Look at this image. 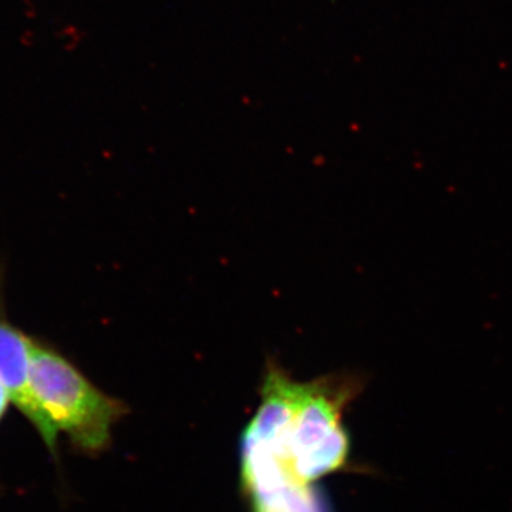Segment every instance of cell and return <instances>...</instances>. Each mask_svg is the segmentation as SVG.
<instances>
[{
  "mask_svg": "<svg viewBox=\"0 0 512 512\" xmlns=\"http://www.w3.org/2000/svg\"><path fill=\"white\" fill-rule=\"evenodd\" d=\"M29 355L33 393L55 429L83 453L109 448L114 424L128 413L127 404L100 390L45 340L30 336Z\"/></svg>",
  "mask_w": 512,
  "mask_h": 512,
  "instance_id": "obj_1",
  "label": "cell"
},
{
  "mask_svg": "<svg viewBox=\"0 0 512 512\" xmlns=\"http://www.w3.org/2000/svg\"><path fill=\"white\" fill-rule=\"evenodd\" d=\"M10 403L9 394L6 392L5 387L0 383V420L5 416L6 410Z\"/></svg>",
  "mask_w": 512,
  "mask_h": 512,
  "instance_id": "obj_3",
  "label": "cell"
},
{
  "mask_svg": "<svg viewBox=\"0 0 512 512\" xmlns=\"http://www.w3.org/2000/svg\"><path fill=\"white\" fill-rule=\"evenodd\" d=\"M29 339L23 330L0 319V383L8 392L10 403L35 427L52 456H56L59 431L47 419L33 393Z\"/></svg>",
  "mask_w": 512,
  "mask_h": 512,
  "instance_id": "obj_2",
  "label": "cell"
}]
</instances>
